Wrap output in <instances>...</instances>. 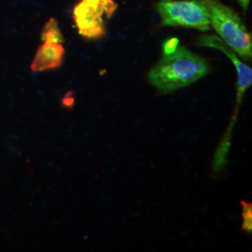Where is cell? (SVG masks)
<instances>
[{
  "mask_svg": "<svg viewBox=\"0 0 252 252\" xmlns=\"http://www.w3.org/2000/svg\"><path fill=\"white\" fill-rule=\"evenodd\" d=\"M210 15V25L234 54L246 60L252 56V37L239 15L220 0H201Z\"/></svg>",
  "mask_w": 252,
  "mask_h": 252,
  "instance_id": "7a4b0ae2",
  "label": "cell"
},
{
  "mask_svg": "<svg viewBox=\"0 0 252 252\" xmlns=\"http://www.w3.org/2000/svg\"><path fill=\"white\" fill-rule=\"evenodd\" d=\"M180 45L179 39L176 37H172L167 40H165L162 44V51L163 54H172L173 52H175L178 48V46Z\"/></svg>",
  "mask_w": 252,
  "mask_h": 252,
  "instance_id": "ba28073f",
  "label": "cell"
},
{
  "mask_svg": "<svg viewBox=\"0 0 252 252\" xmlns=\"http://www.w3.org/2000/svg\"><path fill=\"white\" fill-rule=\"evenodd\" d=\"M117 8V3L113 0H81L73 10V18L79 33L89 39L103 37L106 35L103 15L111 17Z\"/></svg>",
  "mask_w": 252,
  "mask_h": 252,
  "instance_id": "277c9868",
  "label": "cell"
},
{
  "mask_svg": "<svg viewBox=\"0 0 252 252\" xmlns=\"http://www.w3.org/2000/svg\"><path fill=\"white\" fill-rule=\"evenodd\" d=\"M64 49L62 43L44 41L36 52L31 64V69L35 72L55 69L62 65Z\"/></svg>",
  "mask_w": 252,
  "mask_h": 252,
  "instance_id": "5b68a950",
  "label": "cell"
},
{
  "mask_svg": "<svg viewBox=\"0 0 252 252\" xmlns=\"http://www.w3.org/2000/svg\"><path fill=\"white\" fill-rule=\"evenodd\" d=\"M242 205V217H243V222H242V230L246 231L249 234L252 233V205L251 203L241 202Z\"/></svg>",
  "mask_w": 252,
  "mask_h": 252,
  "instance_id": "52a82bcc",
  "label": "cell"
},
{
  "mask_svg": "<svg viewBox=\"0 0 252 252\" xmlns=\"http://www.w3.org/2000/svg\"><path fill=\"white\" fill-rule=\"evenodd\" d=\"M237 2L243 8L244 10H247L248 8H249L251 0H237Z\"/></svg>",
  "mask_w": 252,
  "mask_h": 252,
  "instance_id": "9c48e42d",
  "label": "cell"
},
{
  "mask_svg": "<svg viewBox=\"0 0 252 252\" xmlns=\"http://www.w3.org/2000/svg\"><path fill=\"white\" fill-rule=\"evenodd\" d=\"M209 70L205 58L179 45L172 54H163L148 74V80L156 90L167 94L189 86L205 77Z\"/></svg>",
  "mask_w": 252,
  "mask_h": 252,
  "instance_id": "6da1fadb",
  "label": "cell"
},
{
  "mask_svg": "<svg viewBox=\"0 0 252 252\" xmlns=\"http://www.w3.org/2000/svg\"><path fill=\"white\" fill-rule=\"evenodd\" d=\"M156 9L163 26L186 27L207 31L210 28V15L201 0H160Z\"/></svg>",
  "mask_w": 252,
  "mask_h": 252,
  "instance_id": "3957f363",
  "label": "cell"
},
{
  "mask_svg": "<svg viewBox=\"0 0 252 252\" xmlns=\"http://www.w3.org/2000/svg\"><path fill=\"white\" fill-rule=\"evenodd\" d=\"M41 38L43 41L55 42V43H63V36L60 27L58 26L57 21L54 18H51L45 24L43 27Z\"/></svg>",
  "mask_w": 252,
  "mask_h": 252,
  "instance_id": "8992f818",
  "label": "cell"
}]
</instances>
